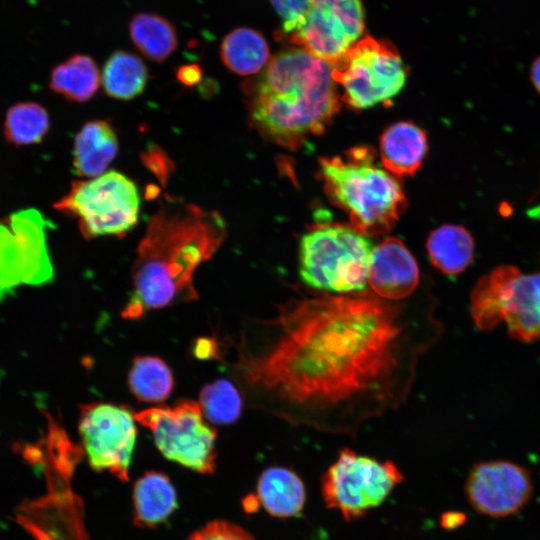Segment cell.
I'll list each match as a JSON object with an SVG mask.
<instances>
[{
	"instance_id": "2e32d148",
	"label": "cell",
	"mask_w": 540,
	"mask_h": 540,
	"mask_svg": "<svg viewBox=\"0 0 540 540\" xmlns=\"http://www.w3.org/2000/svg\"><path fill=\"white\" fill-rule=\"evenodd\" d=\"M256 491L259 504L277 518L298 515L306 500L301 478L295 471L282 466L265 469L258 479Z\"/></svg>"
},
{
	"instance_id": "4fadbf2b",
	"label": "cell",
	"mask_w": 540,
	"mask_h": 540,
	"mask_svg": "<svg viewBox=\"0 0 540 540\" xmlns=\"http://www.w3.org/2000/svg\"><path fill=\"white\" fill-rule=\"evenodd\" d=\"M465 494L479 514L504 518L523 509L533 494L530 472L508 460L475 463L465 481Z\"/></svg>"
},
{
	"instance_id": "ac0fdd59",
	"label": "cell",
	"mask_w": 540,
	"mask_h": 540,
	"mask_svg": "<svg viewBox=\"0 0 540 540\" xmlns=\"http://www.w3.org/2000/svg\"><path fill=\"white\" fill-rule=\"evenodd\" d=\"M118 152L117 136L104 120L87 122L77 133L73 149V166L81 177L103 174Z\"/></svg>"
},
{
	"instance_id": "1f68e13d",
	"label": "cell",
	"mask_w": 540,
	"mask_h": 540,
	"mask_svg": "<svg viewBox=\"0 0 540 540\" xmlns=\"http://www.w3.org/2000/svg\"><path fill=\"white\" fill-rule=\"evenodd\" d=\"M530 78L534 88L540 93V56L532 63Z\"/></svg>"
},
{
	"instance_id": "ffe728a7",
	"label": "cell",
	"mask_w": 540,
	"mask_h": 540,
	"mask_svg": "<svg viewBox=\"0 0 540 540\" xmlns=\"http://www.w3.org/2000/svg\"><path fill=\"white\" fill-rule=\"evenodd\" d=\"M134 521L141 527L164 522L177 507L176 491L170 479L159 472H148L133 490Z\"/></svg>"
},
{
	"instance_id": "277c9868",
	"label": "cell",
	"mask_w": 540,
	"mask_h": 540,
	"mask_svg": "<svg viewBox=\"0 0 540 540\" xmlns=\"http://www.w3.org/2000/svg\"><path fill=\"white\" fill-rule=\"evenodd\" d=\"M321 171L327 194L364 236L389 232L404 210L406 200L399 182L374 164L366 148L352 149L346 158L322 159Z\"/></svg>"
},
{
	"instance_id": "f1b7e54d",
	"label": "cell",
	"mask_w": 540,
	"mask_h": 540,
	"mask_svg": "<svg viewBox=\"0 0 540 540\" xmlns=\"http://www.w3.org/2000/svg\"><path fill=\"white\" fill-rule=\"evenodd\" d=\"M189 540H255L242 527L228 521L217 520L206 524L191 535Z\"/></svg>"
},
{
	"instance_id": "e0dca14e",
	"label": "cell",
	"mask_w": 540,
	"mask_h": 540,
	"mask_svg": "<svg viewBox=\"0 0 540 540\" xmlns=\"http://www.w3.org/2000/svg\"><path fill=\"white\" fill-rule=\"evenodd\" d=\"M426 152V135L413 123L393 124L381 136L382 163L388 171L395 175L414 174L421 166Z\"/></svg>"
},
{
	"instance_id": "8fae6325",
	"label": "cell",
	"mask_w": 540,
	"mask_h": 540,
	"mask_svg": "<svg viewBox=\"0 0 540 540\" xmlns=\"http://www.w3.org/2000/svg\"><path fill=\"white\" fill-rule=\"evenodd\" d=\"M135 421L124 406L102 402L81 406L79 433L94 470L128 480L137 433Z\"/></svg>"
},
{
	"instance_id": "ba28073f",
	"label": "cell",
	"mask_w": 540,
	"mask_h": 540,
	"mask_svg": "<svg viewBox=\"0 0 540 540\" xmlns=\"http://www.w3.org/2000/svg\"><path fill=\"white\" fill-rule=\"evenodd\" d=\"M331 68L334 81L344 88V101L359 109L391 99L407 77L396 48L371 36L360 38Z\"/></svg>"
},
{
	"instance_id": "484cf974",
	"label": "cell",
	"mask_w": 540,
	"mask_h": 540,
	"mask_svg": "<svg viewBox=\"0 0 540 540\" xmlns=\"http://www.w3.org/2000/svg\"><path fill=\"white\" fill-rule=\"evenodd\" d=\"M50 126L46 109L36 102H18L11 106L4 120V137L16 146L42 141Z\"/></svg>"
},
{
	"instance_id": "9c48e42d",
	"label": "cell",
	"mask_w": 540,
	"mask_h": 540,
	"mask_svg": "<svg viewBox=\"0 0 540 540\" xmlns=\"http://www.w3.org/2000/svg\"><path fill=\"white\" fill-rule=\"evenodd\" d=\"M152 433L158 450L169 460L203 474L216 467V431L203 419L199 403L182 400L133 413Z\"/></svg>"
},
{
	"instance_id": "d6a6232c",
	"label": "cell",
	"mask_w": 540,
	"mask_h": 540,
	"mask_svg": "<svg viewBox=\"0 0 540 540\" xmlns=\"http://www.w3.org/2000/svg\"><path fill=\"white\" fill-rule=\"evenodd\" d=\"M498 212L502 217L507 218L513 214V207L510 203L503 201L498 206Z\"/></svg>"
},
{
	"instance_id": "4dcf8cb0",
	"label": "cell",
	"mask_w": 540,
	"mask_h": 540,
	"mask_svg": "<svg viewBox=\"0 0 540 540\" xmlns=\"http://www.w3.org/2000/svg\"><path fill=\"white\" fill-rule=\"evenodd\" d=\"M467 520L464 513L459 511H448L441 516V526L447 530H453L463 525Z\"/></svg>"
},
{
	"instance_id": "52a82bcc",
	"label": "cell",
	"mask_w": 540,
	"mask_h": 540,
	"mask_svg": "<svg viewBox=\"0 0 540 540\" xmlns=\"http://www.w3.org/2000/svg\"><path fill=\"white\" fill-rule=\"evenodd\" d=\"M403 480L392 461L381 462L344 448L322 476L321 492L327 508L353 521L381 505Z\"/></svg>"
},
{
	"instance_id": "f546056e",
	"label": "cell",
	"mask_w": 540,
	"mask_h": 540,
	"mask_svg": "<svg viewBox=\"0 0 540 540\" xmlns=\"http://www.w3.org/2000/svg\"><path fill=\"white\" fill-rule=\"evenodd\" d=\"M201 74V69L198 65L189 64L181 66L178 69L177 77L182 83L186 85H193L200 80Z\"/></svg>"
},
{
	"instance_id": "6da1fadb",
	"label": "cell",
	"mask_w": 540,
	"mask_h": 540,
	"mask_svg": "<svg viewBox=\"0 0 540 540\" xmlns=\"http://www.w3.org/2000/svg\"><path fill=\"white\" fill-rule=\"evenodd\" d=\"M429 290L298 293L243 336L234 370L252 403L293 426L354 437L406 403L440 330Z\"/></svg>"
},
{
	"instance_id": "d6986e66",
	"label": "cell",
	"mask_w": 540,
	"mask_h": 540,
	"mask_svg": "<svg viewBox=\"0 0 540 540\" xmlns=\"http://www.w3.org/2000/svg\"><path fill=\"white\" fill-rule=\"evenodd\" d=\"M426 247L433 266L445 275L455 276L473 261L475 241L464 226L446 224L430 234Z\"/></svg>"
},
{
	"instance_id": "7c38bea8",
	"label": "cell",
	"mask_w": 540,
	"mask_h": 540,
	"mask_svg": "<svg viewBox=\"0 0 540 540\" xmlns=\"http://www.w3.org/2000/svg\"><path fill=\"white\" fill-rule=\"evenodd\" d=\"M364 28L361 0H312L302 24L285 38L331 65L360 39Z\"/></svg>"
},
{
	"instance_id": "7402d4cb",
	"label": "cell",
	"mask_w": 540,
	"mask_h": 540,
	"mask_svg": "<svg viewBox=\"0 0 540 540\" xmlns=\"http://www.w3.org/2000/svg\"><path fill=\"white\" fill-rule=\"evenodd\" d=\"M100 85V73L95 61L76 54L56 65L50 76V88L68 100L88 101Z\"/></svg>"
},
{
	"instance_id": "5bb4252c",
	"label": "cell",
	"mask_w": 540,
	"mask_h": 540,
	"mask_svg": "<svg viewBox=\"0 0 540 540\" xmlns=\"http://www.w3.org/2000/svg\"><path fill=\"white\" fill-rule=\"evenodd\" d=\"M499 310L511 338L540 339V273L523 274L516 266L501 265Z\"/></svg>"
},
{
	"instance_id": "83f0119b",
	"label": "cell",
	"mask_w": 540,
	"mask_h": 540,
	"mask_svg": "<svg viewBox=\"0 0 540 540\" xmlns=\"http://www.w3.org/2000/svg\"><path fill=\"white\" fill-rule=\"evenodd\" d=\"M282 20L281 35L294 32L303 22L312 0H270Z\"/></svg>"
},
{
	"instance_id": "9a60e30c",
	"label": "cell",
	"mask_w": 540,
	"mask_h": 540,
	"mask_svg": "<svg viewBox=\"0 0 540 540\" xmlns=\"http://www.w3.org/2000/svg\"><path fill=\"white\" fill-rule=\"evenodd\" d=\"M368 283L378 296L395 301L409 298L418 290V264L401 240L389 237L373 248Z\"/></svg>"
},
{
	"instance_id": "7a4b0ae2",
	"label": "cell",
	"mask_w": 540,
	"mask_h": 540,
	"mask_svg": "<svg viewBox=\"0 0 540 540\" xmlns=\"http://www.w3.org/2000/svg\"><path fill=\"white\" fill-rule=\"evenodd\" d=\"M226 223L217 211L167 196L151 217L132 266V293L122 316L197 299L196 269L219 249Z\"/></svg>"
},
{
	"instance_id": "4316f807",
	"label": "cell",
	"mask_w": 540,
	"mask_h": 540,
	"mask_svg": "<svg viewBox=\"0 0 540 540\" xmlns=\"http://www.w3.org/2000/svg\"><path fill=\"white\" fill-rule=\"evenodd\" d=\"M242 398L237 388L225 379H218L203 387L199 405L203 415L215 424H230L242 411Z\"/></svg>"
},
{
	"instance_id": "3957f363",
	"label": "cell",
	"mask_w": 540,
	"mask_h": 540,
	"mask_svg": "<svg viewBox=\"0 0 540 540\" xmlns=\"http://www.w3.org/2000/svg\"><path fill=\"white\" fill-rule=\"evenodd\" d=\"M331 65L301 48L276 54L262 73L252 118L276 142L293 146L321 133L339 108Z\"/></svg>"
},
{
	"instance_id": "d4e9b609",
	"label": "cell",
	"mask_w": 540,
	"mask_h": 540,
	"mask_svg": "<svg viewBox=\"0 0 540 540\" xmlns=\"http://www.w3.org/2000/svg\"><path fill=\"white\" fill-rule=\"evenodd\" d=\"M128 384L138 400L158 403L170 396L174 379L170 368L162 359L154 356H138L133 359Z\"/></svg>"
},
{
	"instance_id": "30bf717a",
	"label": "cell",
	"mask_w": 540,
	"mask_h": 540,
	"mask_svg": "<svg viewBox=\"0 0 540 540\" xmlns=\"http://www.w3.org/2000/svg\"><path fill=\"white\" fill-rule=\"evenodd\" d=\"M51 226L36 209L0 220V296L19 284H43L53 278L46 233Z\"/></svg>"
},
{
	"instance_id": "8992f818",
	"label": "cell",
	"mask_w": 540,
	"mask_h": 540,
	"mask_svg": "<svg viewBox=\"0 0 540 540\" xmlns=\"http://www.w3.org/2000/svg\"><path fill=\"white\" fill-rule=\"evenodd\" d=\"M53 207L75 218L87 239L124 236L138 221L140 197L132 180L110 171L91 180L73 181Z\"/></svg>"
},
{
	"instance_id": "cb8c5ba5",
	"label": "cell",
	"mask_w": 540,
	"mask_h": 540,
	"mask_svg": "<svg viewBox=\"0 0 540 540\" xmlns=\"http://www.w3.org/2000/svg\"><path fill=\"white\" fill-rule=\"evenodd\" d=\"M147 80V67L137 55L129 52H114L103 68L104 90L116 99L130 100L138 96L144 90Z\"/></svg>"
},
{
	"instance_id": "5b68a950",
	"label": "cell",
	"mask_w": 540,
	"mask_h": 540,
	"mask_svg": "<svg viewBox=\"0 0 540 540\" xmlns=\"http://www.w3.org/2000/svg\"><path fill=\"white\" fill-rule=\"evenodd\" d=\"M373 248L371 240L353 227L317 226L300 240V278L308 287L324 293L364 291Z\"/></svg>"
},
{
	"instance_id": "44dd1931",
	"label": "cell",
	"mask_w": 540,
	"mask_h": 540,
	"mask_svg": "<svg viewBox=\"0 0 540 540\" xmlns=\"http://www.w3.org/2000/svg\"><path fill=\"white\" fill-rule=\"evenodd\" d=\"M220 56L232 72L242 76L252 75L269 62V46L260 32L240 27L225 36Z\"/></svg>"
},
{
	"instance_id": "603a6c76",
	"label": "cell",
	"mask_w": 540,
	"mask_h": 540,
	"mask_svg": "<svg viewBox=\"0 0 540 540\" xmlns=\"http://www.w3.org/2000/svg\"><path fill=\"white\" fill-rule=\"evenodd\" d=\"M129 34L136 48L153 62L165 61L177 47L175 27L154 13H139L129 23Z\"/></svg>"
}]
</instances>
